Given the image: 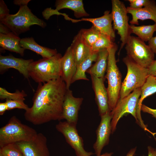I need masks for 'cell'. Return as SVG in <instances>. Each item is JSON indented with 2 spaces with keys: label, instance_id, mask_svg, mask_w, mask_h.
<instances>
[{
  "label": "cell",
  "instance_id": "obj_22",
  "mask_svg": "<svg viewBox=\"0 0 156 156\" xmlns=\"http://www.w3.org/2000/svg\"><path fill=\"white\" fill-rule=\"evenodd\" d=\"M55 6L56 9L53 12L63 9H68L73 10L76 18L87 17L89 14L84 9L82 0H58L56 1Z\"/></svg>",
  "mask_w": 156,
  "mask_h": 156
},
{
  "label": "cell",
  "instance_id": "obj_9",
  "mask_svg": "<svg viewBox=\"0 0 156 156\" xmlns=\"http://www.w3.org/2000/svg\"><path fill=\"white\" fill-rule=\"evenodd\" d=\"M141 94V88L133 91L125 97L119 99L115 108L111 111L112 117L111 124L112 134L115 131L118 123L124 116L131 114L137 121L138 103Z\"/></svg>",
  "mask_w": 156,
  "mask_h": 156
},
{
  "label": "cell",
  "instance_id": "obj_39",
  "mask_svg": "<svg viewBox=\"0 0 156 156\" xmlns=\"http://www.w3.org/2000/svg\"><path fill=\"white\" fill-rule=\"evenodd\" d=\"M8 110V107L5 102L0 103V115H3Z\"/></svg>",
  "mask_w": 156,
  "mask_h": 156
},
{
  "label": "cell",
  "instance_id": "obj_4",
  "mask_svg": "<svg viewBox=\"0 0 156 156\" xmlns=\"http://www.w3.org/2000/svg\"><path fill=\"white\" fill-rule=\"evenodd\" d=\"M37 134L34 129L13 116L8 123L0 129V148L10 144L30 141L34 139Z\"/></svg>",
  "mask_w": 156,
  "mask_h": 156
},
{
  "label": "cell",
  "instance_id": "obj_34",
  "mask_svg": "<svg viewBox=\"0 0 156 156\" xmlns=\"http://www.w3.org/2000/svg\"><path fill=\"white\" fill-rule=\"evenodd\" d=\"M141 110L144 112L151 114L156 119V109H152L145 105L142 104Z\"/></svg>",
  "mask_w": 156,
  "mask_h": 156
},
{
  "label": "cell",
  "instance_id": "obj_16",
  "mask_svg": "<svg viewBox=\"0 0 156 156\" xmlns=\"http://www.w3.org/2000/svg\"><path fill=\"white\" fill-rule=\"evenodd\" d=\"M61 66V78L65 82L67 89H69L77 69V66L70 46L68 47L62 57Z\"/></svg>",
  "mask_w": 156,
  "mask_h": 156
},
{
  "label": "cell",
  "instance_id": "obj_15",
  "mask_svg": "<svg viewBox=\"0 0 156 156\" xmlns=\"http://www.w3.org/2000/svg\"><path fill=\"white\" fill-rule=\"evenodd\" d=\"M34 61L32 59L25 60L18 58L10 54L7 56L0 55V72L3 73L10 68L17 70L24 77L29 79V77L28 68L30 64Z\"/></svg>",
  "mask_w": 156,
  "mask_h": 156
},
{
  "label": "cell",
  "instance_id": "obj_2",
  "mask_svg": "<svg viewBox=\"0 0 156 156\" xmlns=\"http://www.w3.org/2000/svg\"><path fill=\"white\" fill-rule=\"evenodd\" d=\"M62 57L61 54L57 53L51 57L33 61L28 68L29 77L38 83H45L61 78Z\"/></svg>",
  "mask_w": 156,
  "mask_h": 156
},
{
  "label": "cell",
  "instance_id": "obj_41",
  "mask_svg": "<svg viewBox=\"0 0 156 156\" xmlns=\"http://www.w3.org/2000/svg\"><path fill=\"white\" fill-rule=\"evenodd\" d=\"M136 150V147L131 149L127 153L126 156H133L135 154Z\"/></svg>",
  "mask_w": 156,
  "mask_h": 156
},
{
  "label": "cell",
  "instance_id": "obj_26",
  "mask_svg": "<svg viewBox=\"0 0 156 156\" xmlns=\"http://www.w3.org/2000/svg\"><path fill=\"white\" fill-rule=\"evenodd\" d=\"M131 33H133L144 42L148 41L156 31V23L151 25L136 26L130 25Z\"/></svg>",
  "mask_w": 156,
  "mask_h": 156
},
{
  "label": "cell",
  "instance_id": "obj_1",
  "mask_svg": "<svg viewBox=\"0 0 156 156\" xmlns=\"http://www.w3.org/2000/svg\"><path fill=\"white\" fill-rule=\"evenodd\" d=\"M38 83L33 105L25 111V119L35 125L62 120L63 104L67 89L62 78Z\"/></svg>",
  "mask_w": 156,
  "mask_h": 156
},
{
  "label": "cell",
  "instance_id": "obj_36",
  "mask_svg": "<svg viewBox=\"0 0 156 156\" xmlns=\"http://www.w3.org/2000/svg\"><path fill=\"white\" fill-rule=\"evenodd\" d=\"M148 69L149 75L156 77V60L154 61Z\"/></svg>",
  "mask_w": 156,
  "mask_h": 156
},
{
  "label": "cell",
  "instance_id": "obj_3",
  "mask_svg": "<svg viewBox=\"0 0 156 156\" xmlns=\"http://www.w3.org/2000/svg\"><path fill=\"white\" fill-rule=\"evenodd\" d=\"M0 21L18 36L29 30L32 25H37L43 28L47 25L43 20L38 18L32 12L27 5L20 6L16 14L5 16L0 18Z\"/></svg>",
  "mask_w": 156,
  "mask_h": 156
},
{
  "label": "cell",
  "instance_id": "obj_6",
  "mask_svg": "<svg viewBox=\"0 0 156 156\" xmlns=\"http://www.w3.org/2000/svg\"><path fill=\"white\" fill-rule=\"evenodd\" d=\"M122 61L127 68L126 75L122 83L119 99L130 94L131 92L140 88L149 76L148 69L138 64L127 56Z\"/></svg>",
  "mask_w": 156,
  "mask_h": 156
},
{
  "label": "cell",
  "instance_id": "obj_8",
  "mask_svg": "<svg viewBox=\"0 0 156 156\" xmlns=\"http://www.w3.org/2000/svg\"><path fill=\"white\" fill-rule=\"evenodd\" d=\"M112 10L111 13L113 28L117 31L121 42L118 55L131 35L130 25L128 23V17L127 8L124 3L119 0H112Z\"/></svg>",
  "mask_w": 156,
  "mask_h": 156
},
{
  "label": "cell",
  "instance_id": "obj_31",
  "mask_svg": "<svg viewBox=\"0 0 156 156\" xmlns=\"http://www.w3.org/2000/svg\"><path fill=\"white\" fill-rule=\"evenodd\" d=\"M5 102L8 107V110L18 108L26 111L29 108L28 105L23 101L6 99Z\"/></svg>",
  "mask_w": 156,
  "mask_h": 156
},
{
  "label": "cell",
  "instance_id": "obj_11",
  "mask_svg": "<svg viewBox=\"0 0 156 156\" xmlns=\"http://www.w3.org/2000/svg\"><path fill=\"white\" fill-rule=\"evenodd\" d=\"M15 144L25 156H50L47 138L41 133L31 140Z\"/></svg>",
  "mask_w": 156,
  "mask_h": 156
},
{
  "label": "cell",
  "instance_id": "obj_18",
  "mask_svg": "<svg viewBox=\"0 0 156 156\" xmlns=\"http://www.w3.org/2000/svg\"><path fill=\"white\" fill-rule=\"evenodd\" d=\"M87 21L92 23L93 25L102 34L106 35L112 40L115 37L114 30L112 27V22L111 13L109 11H105L102 16L94 18H83L81 19L76 20Z\"/></svg>",
  "mask_w": 156,
  "mask_h": 156
},
{
  "label": "cell",
  "instance_id": "obj_40",
  "mask_svg": "<svg viewBox=\"0 0 156 156\" xmlns=\"http://www.w3.org/2000/svg\"><path fill=\"white\" fill-rule=\"evenodd\" d=\"M148 156H156V149L151 146H148L147 147Z\"/></svg>",
  "mask_w": 156,
  "mask_h": 156
},
{
  "label": "cell",
  "instance_id": "obj_44",
  "mask_svg": "<svg viewBox=\"0 0 156 156\" xmlns=\"http://www.w3.org/2000/svg\"><path fill=\"white\" fill-rule=\"evenodd\" d=\"M23 156H25L23 155Z\"/></svg>",
  "mask_w": 156,
  "mask_h": 156
},
{
  "label": "cell",
  "instance_id": "obj_28",
  "mask_svg": "<svg viewBox=\"0 0 156 156\" xmlns=\"http://www.w3.org/2000/svg\"><path fill=\"white\" fill-rule=\"evenodd\" d=\"M114 43L109 37L101 34L99 37L91 47L92 51L98 52L104 49H108L112 47Z\"/></svg>",
  "mask_w": 156,
  "mask_h": 156
},
{
  "label": "cell",
  "instance_id": "obj_30",
  "mask_svg": "<svg viewBox=\"0 0 156 156\" xmlns=\"http://www.w3.org/2000/svg\"><path fill=\"white\" fill-rule=\"evenodd\" d=\"M0 154L2 156H23V154L16 144H11L0 149Z\"/></svg>",
  "mask_w": 156,
  "mask_h": 156
},
{
  "label": "cell",
  "instance_id": "obj_21",
  "mask_svg": "<svg viewBox=\"0 0 156 156\" xmlns=\"http://www.w3.org/2000/svg\"><path fill=\"white\" fill-rule=\"evenodd\" d=\"M21 39L13 32L6 34H0V46L3 50H6L19 54L24 55L25 50L19 44Z\"/></svg>",
  "mask_w": 156,
  "mask_h": 156
},
{
  "label": "cell",
  "instance_id": "obj_37",
  "mask_svg": "<svg viewBox=\"0 0 156 156\" xmlns=\"http://www.w3.org/2000/svg\"><path fill=\"white\" fill-rule=\"evenodd\" d=\"M11 32V31L7 26L0 22V34H6Z\"/></svg>",
  "mask_w": 156,
  "mask_h": 156
},
{
  "label": "cell",
  "instance_id": "obj_14",
  "mask_svg": "<svg viewBox=\"0 0 156 156\" xmlns=\"http://www.w3.org/2000/svg\"><path fill=\"white\" fill-rule=\"evenodd\" d=\"M90 76L99 115L101 117L111 111L107 89L104 84V78H98L93 75Z\"/></svg>",
  "mask_w": 156,
  "mask_h": 156
},
{
  "label": "cell",
  "instance_id": "obj_43",
  "mask_svg": "<svg viewBox=\"0 0 156 156\" xmlns=\"http://www.w3.org/2000/svg\"><path fill=\"white\" fill-rule=\"evenodd\" d=\"M0 156H2V155L1 154H0Z\"/></svg>",
  "mask_w": 156,
  "mask_h": 156
},
{
  "label": "cell",
  "instance_id": "obj_7",
  "mask_svg": "<svg viewBox=\"0 0 156 156\" xmlns=\"http://www.w3.org/2000/svg\"><path fill=\"white\" fill-rule=\"evenodd\" d=\"M125 46L127 56L142 66L148 68L155 60L151 48L138 37L130 35Z\"/></svg>",
  "mask_w": 156,
  "mask_h": 156
},
{
  "label": "cell",
  "instance_id": "obj_5",
  "mask_svg": "<svg viewBox=\"0 0 156 156\" xmlns=\"http://www.w3.org/2000/svg\"><path fill=\"white\" fill-rule=\"evenodd\" d=\"M117 49V46L115 43L108 49L109 55L107 73L105 77L108 82L107 89L111 111L115 108L119 99L122 83V75L116 64V53Z\"/></svg>",
  "mask_w": 156,
  "mask_h": 156
},
{
  "label": "cell",
  "instance_id": "obj_25",
  "mask_svg": "<svg viewBox=\"0 0 156 156\" xmlns=\"http://www.w3.org/2000/svg\"><path fill=\"white\" fill-rule=\"evenodd\" d=\"M98 53V52L92 51L90 55L77 66V71L72 80V83L79 80H89L86 73L91 67L92 62L96 61Z\"/></svg>",
  "mask_w": 156,
  "mask_h": 156
},
{
  "label": "cell",
  "instance_id": "obj_12",
  "mask_svg": "<svg viewBox=\"0 0 156 156\" xmlns=\"http://www.w3.org/2000/svg\"><path fill=\"white\" fill-rule=\"evenodd\" d=\"M112 116L110 111L101 117V121L96 130V140L93 145L96 156L101 155L103 148L109 143L112 133L111 122Z\"/></svg>",
  "mask_w": 156,
  "mask_h": 156
},
{
  "label": "cell",
  "instance_id": "obj_17",
  "mask_svg": "<svg viewBox=\"0 0 156 156\" xmlns=\"http://www.w3.org/2000/svg\"><path fill=\"white\" fill-rule=\"evenodd\" d=\"M156 92V79L155 77L149 75L146 80L141 88V94L139 99L137 111L136 122L144 131L150 132V131L147 128L142 119L141 111L142 103L144 99Z\"/></svg>",
  "mask_w": 156,
  "mask_h": 156
},
{
  "label": "cell",
  "instance_id": "obj_24",
  "mask_svg": "<svg viewBox=\"0 0 156 156\" xmlns=\"http://www.w3.org/2000/svg\"><path fill=\"white\" fill-rule=\"evenodd\" d=\"M109 52L108 49H104L98 52L95 64L87 71L90 75L97 77L105 78L107 68Z\"/></svg>",
  "mask_w": 156,
  "mask_h": 156
},
{
  "label": "cell",
  "instance_id": "obj_10",
  "mask_svg": "<svg viewBox=\"0 0 156 156\" xmlns=\"http://www.w3.org/2000/svg\"><path fill=\"white\" fill-rule=\"evenodd\" d=\"M76 125L66 121L60 122L55 126L56 130L63 134L66 141L74 150L76 156H90L94 154L84 148L83 141L80 136Z\"/></svg>",
  "mask_w": 156,
  "mask_h": 156
},
{
  "label": "cell",
  "instance_id": "obj_13",
  "mask_svg": "<svg viewBox=\"0 0 156 156\" xmlns=\"http://www.w3.org/2000/svg\"><path fill=\"white\" fill-rule=\"evenodd\" d=\"M83 100L82 98L75 97L72 91L67 89L63 104L62 120L65 119L68 123L76 125Z\"/></svg>",
  "mask_w": 156,
  "mask_h": 156
},
{
  "label": "cell",
  "instance_id": "obj_35",
  "mask_svg": "<svg viewBox=\"0 0 156 156\" xmlns=\"http://www.w3.org/2000/svg\"><path fill=\"white\" fill-rule=\"evenodd\" d=\"M148 45L154 53L156 54V36L153 37L148 41Z\"/></svg>",
  "mask_w": 156,
  "mask_h": 156
},
{
  "label": "cell",
  "instance_id": "obj_32",
  "mask_svg": "<svg viewBox=\"0 0 156 156\" xmlns=\"http://www.w3.org/2000/svg\"><path fill=\"white\" fill-rule=\"evenodd\" d=\"M130 8L134 9H139L146 7L152 1L150 0H128Z\"/></svg>",
  "mask_w": 156,
  "mask_h": 156
},
{
  "label": "cell",
  "instance_id": "obj_27",
  "mask_svg": "<svg viewBox=\"0 0 156 156\" xmlns=\"http://www.w3.org/2000/svg\"><path fill=\"white\" fill-rule=\"evenodd\" d=\"M79 32L84 41L91 48L101 34L93 25L89 29H82Z\"/></svg>",
  "mask_w": 156,
  "mask_h": 156
},
{
  "label": "cell",
  "instance_id": "obj_33",
  "mask_svg": "<svg viewBox=\"0 0 156 156\" xmlns=\"http://www.w3.org/2000/svg\"><path fill=\"white\" fill-rule=\"evenodd\" d=\"M9 14V10L4 1H0V18Z\"/></svg>",
  "mask_w": 156,
  "mask_h": 156
},
{
  "label": "cell",
  "instance_id": "obj_20",
  "mask_svg": "<svg viewBox=\"0 0 156 156\" xmlns=\"http://www.w3.org/2000/svg\"><path fill=\"white\" fill-rule=\"evenodd\" d=\"M70 46L77 66L86 59L92 51L91 47L84 41L79 32L74 38Z\"/></svg>",
  "mask_w": 156,
  "mask_h": 156
},
{
  "label": "cell",
  "instance_id": "obj_23",
  "mask_svg": "<svg viewBox=\"0 0 156 156\" xmlns=\"http://www.w3.org/2000/svg\"><path fill=\"white\" fill-rule=\"evenodd\" d=\"M19 44L24 49L32 51L41 55L42 58L49 57L57 53L56 49H51L39 45L32 37L21 39Z\"/></svg>",
  "mask_w": 156,
  "mask_h": 156
},
{
  "label": "cell",
  "instance_id": "obj_42",
  "mask_svg": "<svg viewBox=\"0 0 156 156\" xmlns=\"http://www.w3.org/2000/svg\"><path fill=\"white\" fill-rule=\"evenodd\" d=\"M113 154V153L112 152L109 153H106L99 156H112Z\"/></svg>",
  "mask_w": 156,
  "mask_h": 156
},
{
  "label": "cell",
  "instance_id": "obj_45",
  "mask_svg": "<svg viewBox=\"0 0 156 156\" xmlns=\"http://www.w3.org/2000/svg\"><path fill=\"white\" fill-rule=\"evenodd\" d=\"M155 78H156V77H155Z\"/></svg>",
  "mask_w": 156,
  "mask_h": 156
},
{
  "label": "cell",
  "instance_id": "obj_29",
  "mask_svg": "<svg viewBox=\"0 0 156 156\" xmlns=\"http://www.w3.org/2000/svg\"><path fill=\"white\" fill-rule=\"evenodd\" d=\"M27 96V94L23 90L20 91L17 90L15 92L11 93L4 88H0V99L1 100L10 99L24 101Z\"/></svg>",
  "mask_w": 156,
  "mask_h": 156
},
{
  "label": "cell",
  "instance_id": "obj_19",
  "mask_svg": "<svg viewBox=\"0 0 156 156\" xmlns=\"http://www.w3.org/2000/svg\"><path fill=\"white\" fill-rule=\"evenodd\" d=\"M127 12L132 16L130 21L131 25H139L138 21L151 20L156 23V4L154 1L142 8L134 9L129 7L127 8Z\"/></svg>",
  "mask_w": 156,
  "mask_h": 156
},
{
  "label": "cell",
  "instance_id": "obj_38",
  "mask_svg": "<svg viewBox=\"0 0 156 156\" xmlns=\"http://www.w3.org/2000/svg\"><path fill=\"white\" fill-rule=\"evenodd\" d=\"M31 1L30 0H15L14 1V3L19 6L27 5L28 3Z\"/></svg>",
  "mask_w": 156,
  "mask_h": 156
}]
</instances>
